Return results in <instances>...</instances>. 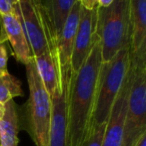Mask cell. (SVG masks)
I'll list each match as a JSON object with an SVG mask.
<instances>
[{
	"label": "cell",
	"instance_id": "30bf717a",
	"mask_svg": "<svg viewBox=\"0 0 146 146\" xmlns=\"http://www.w3.org/2000/svg\"><path fill=\"white\" fill-rule=\"evenodd\" d=\"M6 41L10 43L18 62L26 65L34 59L18 9L13 14L0 16V44H4Z\"/></svg>",
	"mask_w": 146,
	"mask_h": 146
},
{
	"label": "cell",
	"instance_id": "ac0fdd59",
	"mask_svg": "<svg viewBox=\"0 0 146 146\" xmlns=\"http://www.w3.org/2000/svg\"><path fill=\"white\" fill-rule=\"evenodd\" d=\"M18 9V0H0V16L13 14Z\"/></svg>",
	"mask_w": 146,
	"mask_h": 146
},
{
	"label": "cell",
	"instance_id": "44dd1931",
	"mask_svg": "<svg viewBox=\"0 0 146 146\" xmlns=\"http://www.w3.org/2000/svg\"><path fill=\"white\" fill-rule=\"evenodd\" d=\"M114 0H98V6L99 7H107Z\"/></svg>",
	"mask_w": 146,
	"mask_h": 146
},
{
	"label": "cell",
	"instance_id": "8992f818",
	"mask_svg": "<svg viewBox=\"0 0 146 146\" xmlns=\"http://www.w3.org/2000/svg\"><path fill=\"white\" fill-rule=\"evenodd\" d=\"M80 9H81V5L77 0L73 5L71 11L69 12L68 17L65 20L60 37L57 42L56 49H55V55L53 60L58 71L61 90H63L64 88H69V84H70L71 60H72L73 54L74 38H75L78 21H79Z\"/></svg>",
	"mask_w": 146,
	"mask_h": 146
},
{
	"label": "cell",
	"instance_id": "52a82bcc",
	"mask_svg": "<svg viewBox=\"0 0 146 146\" xmlns=\"http://www.w3.org/2000/svg\"><path fill=\"white\" fill-rule=\"evenodd\" d=\"M18 10L33 56L50 52L44 21L36 0H18Z\"/></svg>",
	"mask_w": 146,
	"mask_h": 146
},
{
	"label": "cell",
	"instance_id": "5bb4252c",
	"mask_svg": "<svg viewBox=\"0 0 146 146\" xmlns=\"http://www.w3.org/2000/svg\"><path fill=\"white\" fill-rule=\"evenodd\" d=\"M34 61L38 75L49 96L53 98L57 94H61L63 90H61L60 87L58 71L50 52L34 57Z\"/></svg>",
	"mask_w": 146,
	"mask_h": 146
},
{
	"label": "cell",
	"instance_id": "7c38bea8",
	"mask_svg": "<svg viewBox=\"0 0 146 146\" xmlns=\"http://www.w3.org/2000/svg\"><path fill=\"white\" fill-rule=\"evenodd\" d=\"M130 58L146 57V0H129Z\"/></svg>",
	"mask_w": 146,
	"mask_h": 146
},
{
	"label": "cell",
	"instance_id": "277c9868",
	"mask_svg": "<svg viewBox=\"0 0 146 146\" xmlns=\"http://www.w3.org/2000/svg\"><path fill=\"white\" fill-rule=\"evenodd\" d=\"M129 90L121 146H134L146 133V57L130 58Z\"/></svg>",
	"mask_w": 146,
	"mask_h": 146
},
{
	"label": "cell",
	"instance_id": "2e32d148",
	"mask_svg": "<svg viewBox=\"0 0 146 146\" xmlns=\"http://www.w3.org/2000/svg\"><path fill=\"white\" fill-rule=\"evenodd\" d=\"M23 96L21 83L9 72H0V104L4 106L16 96Z\"/></svg>",
	"mask_w": 146,
	"mask_h": 146
},
{
	"label": "cell",
	"instance_id": "7402d4cb",
	"mask_svg": "<svg viewBox=\"0 0 146 146\" xmlns=\"http://www.w3.org/2000/svg\"><path fill=\"white\" fill-rule=\"evenodd\" d=\"M134 146H146V133L139 138V140L137 141Z\"/></svg>",
	"mask_w": 146,
	"mask_h": 146
},
{
	"label": "cell",
	"instance_id": "9c48e42d",
	"mask_svg": "<svg viewBox=\"0 0 146 146\" xmlns=\"http://www.w3.org/2000/svg\"><path fill=\"white\" fill-rule=\"evenodd\" d=\"M77 0H36L42 15L49 51L54 58L55 49L65 20Z\"/></svg>",
	"mask_w": 146,
	"mask_h": 146
},
{
	"label": "cell",
	"instance_id": "ba28073f",
	"mask_svg": "<svg viewBox=\"0 0 146 146\" xmlns=\"http://www.w3.org/2000/svg\"><path fill=\"white\" fill-rule=\"evenodd\" d=\"M97 7L87 10L81 6L79 21L73 45V54L71 60V75L76 74L89 56L98 35L95 32Z\"/></svg>",
	"mask_w": 146,
	"mask_h": 146
},
{
	"label": "cell",
	"instance_id": "8fae6325",
	"mask_svg": "<svg viewBox=\"0 0 146 146\" xmlns=\"http://www.w3.org/2000/svg\"><path fill=\"white\" fill-rule=\"evenodd\" d=\"M131 86V72L128 75L115 100L108 117L101 146H121L124 133L125 117L127 111L129 90Z\"/></svg>",
	"mask_w": 146,
	"mask_h": 146
},
{
	"label": "cell",
	"instance_id": "9a60e30c",
	"mask_svg": "<svg viewBox=\"0 0 146 146\" xmlns=\"http://www.w3.org/2000/svg\"><path fill=\"white\" fill-rule=\"evenodd\" d=\"M18 115L14 100L3 106L0 117V146H18Z\"/></svg>",
	"mask_w": 146,
	"mask_h": 146
},
{
	"label": "cell",
	"instance_id": "4fadbf2b",
	"mask_svg": "<svg viewBox=\"0 0 146 146\" xmlns=\"http://www.w3.org/2000/svg\"><path fill=\"white\" fill-rule=\"evenodd\" d=\"M69 88H64L52 100L50 132L48 146H66L67 136V100Z\"/></svg>",
	"mask_w": 146,
	"mask_h": 146
},
{
	"label": "cell",
	"instance_id": "3957f363",
	"mask_svg": "<svg viewBox=\"0 0 146 146\" xmlns=\"http://www.w3.org/2000/svg\"><path fill=\"white\" fill-rule=\"evenodd\" d=\"M130 69V48L120 50L108 62H102L98 75L92 126L106 123L111 108Z\"/></svg>",
	"mask_w": 146,
	"mask_h": 146
},
{
	"label": "cell",
	"instance_id": "603a6c76",
	"mask_svg": "<svg viewBox=\"0 0 146 146\" xmlns=\"http://www.w3.org/2000/svg\"><path fill=\"white\" fill-rule=\"evenodd\" d=\"M2 112H3V106L0 104V117H1V115H2Z\"/></svg>",
	"mask_w": 146,
	"mask_h": 146
},
{
	"label": "cell",
	"instance_id": "7a4b0ae2",
	"mask_svg": "<svg viewBox=\"0 0 146 146\" xmlns=\"http://www.w3.org/2000/svg\"><path fill=\"white\" fill-rule=\"evenodd\" d=\"M95 32L101 41L102 62H108L122 49L130 48L129 0H114L107 7L97 6Z\"/></svg>",
	"mask_w": 146,
	"mask_h": 146
},
{
	"label": "cell",
	"instance_id": "e0dca14e",
	"mask_svg": "<svg viewBox=\"0 0 146 146\" xmlns=\"http://www.w3.org/2000/svg\"><path fill=\"white\" fill-rule=\"evenodd\" d=\"M106 123L92 126L89 134L87 135V138L84 140L81 146H101L104 131L106 128Z\"/></svg>",
	"mask_w": 146,
	"mask_h": 146
},
{
	"label": "cell",
	"instance_id": "6da1fadb",
	"mask_svg": "<svg viewBox=\"0 0 146 146\" xmlns=\"http://www.w3.org/2000/svg\"><path fill=\"white\" fill-rule=\"evenodd\" d=\"M101 64V41L98 37L82 67L71 75L67 100L66 146H81L91 130Z\"/></svg>",
	"mask_w": 146,
	"mask_h": 146
},
{
	"label": "cell",
	"instance_id": "ffe728a7",
	"mask_svg": "<svg viewBox=\"0 0 146 146\" xmlns=\"http://www.w3.org/2000/svg\"><path fill=\"white\" fill-rule=\"evenodd\" d=\"M80 5L87 10H93L98 6V0H78Z\"/></svg>",
	"mask_w": 146,
	"mask_h": 146
},
{
	"label": "cell",
	"instance_id": "5b68a950",
	"mask_svg": "<svg viewBox=\"0 0 146 146\" xmlns=\"http://www.w3.org/2000/svg\"><path fill=\"white\" fill-rule=\"evenodd\" d=\"M25 69L29 87L28 116L32 138L36 146H48L52 100L41 82L34 59L26 64Z\"/></svg>",
	"mask_w": 146,
	"mask_h": 146
},
{
	"label": "cell",
	"instance_id": "d6986e66",
	"mask_svg": "<svg viewBox=\"0 0 146 146\" xmlns=\"http://www.w3.org/2000/svg\"><path fill=\"white\" fill-rule=\"evenodd\" d=\"M8 55L4 44H0V72H6L7 70Z\"/></svg>",
	"mask_w": 146,
	"mask_h": 146
}]
</instances>
